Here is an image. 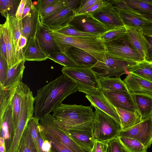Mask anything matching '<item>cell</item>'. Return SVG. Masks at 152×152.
Segmentation results:
<instances>
[{"label": "cell", "mask_w": 152, "mask_h": 152, "mask_svg": "<svg viewBox=\"0 0 152 152\" xmlns=\"http://www.w3.org/2000/svg\"><path fill=\"white\" fill-rule=\"evenodd\" d=\"M69 57L78 66L91 68L98 60L86 51L76 47L69 46L63 53Z\"/></svg>", "instance_id": "17"}, {"label": "cell", "mask_w": 152, "mask_h": 152, "mask_svg": "<svg viewBox=\"0 0 152 152\" xmlns=\"http://www.w3.org/2000/svg\"><path fill=\"white\" fill-rule=\"evenodd\" d=\"M4 151L6 152L4 140L3 137H0V152Z\"/></svg>", "instance_id": "54"}, {"label": "cell", "mask_w": 152, "mask_h": 152, "mask_svg": "<svg viewBox=\"0 0 152 152\" xmlns=\"http://www.w3.org/2000/svg\"><path fill=\"white\" fill-rule=\"evenodd\" d=\"M27 41L28 39L27 38L22 35L18 41L16 49V54L17 58L20 61L24 59V50Z\"/></svg>", "instance_id": "43"}, {"label": "cell", "mask_w": 152, "mask_h": 152, "mask_svg": "<svg viewBox=\"0 0 152 152\" xmlns=\"http://www.w3.org/2000/svg\"><path fill=\"white\" fill-rule=\"evenodd\" d=\"M129 7L140 13L152 14V0H125Z\"/></svg>", "instance_id": "31"}, {"label": "cell", "mask_w": 152, "mask_h": 152, "mask_svg": "<svg viewBox=\"0 0 152 152\" xmlns=\"http://www.w3.org/2000/svg\"><path fill=\"white\" fill-rule=\"evenodd\" d=\"M21 20L22 35L28 40L35 36L40 22L39 12L35 5L31 13Z\"/></svg>", "instance_id": "21"}, {"label": "cell", "mask_w": 152, "mask_h": 152, "mask_svg": "<svg viewBox=\"0 0 152 152\" xmlns=\"http://www.w3.org/2000/svg\"><path fill=\"white\" fill-rule=\"evenodd\" d=\"M68 24L81 32L99 36L108 31L102 24L90 13L75 15Z\"/></svg>", "instance_id": "10"}, {"label": "cell", "mask_w": 152, "mask_h": 152, "mask_svg": "<svg viewBox=\"0 0 152 152\" xmlns=\"http://www.w3.org/2000/svg\"><path fill=\"white\" fill-rule=\"evenodd\" d=\"M137 63L111 57L106 53L104 59L98 61L91 69L98 77H120L124 74L129 73L128 69Z\"/></svg>", "instance_id": "7"}, {"label": "cell", "mask_w": 152, "mask_h": 152, "mask_svg": "<svg viewBox=\"0 0 152 152\" xmlns=\"http://www.w3.org/2000/svg\"><path fill=\"white\" fill-rule=\"evenodd\" d=\"M119 116L121 128L124 130L141 122V117L138 112L134 113L115 108Z\"/></svg>", "instance_id": "28"}, {"label": "cell", "mask_w": 152, "mask_h": 152, "mask_svg": "<svg viewBox=\"0 0 152 152\" xmlns=\"http://www.w3.org/2000/svg\"><path fill=\"white\" fill-rule=\"evenodd\" d=\"M106 1L102 0L95 4L92 5L87 9L81 14L91 13L96 10L100 7L102 6L106 2Z\"/></svg>", "instance_id": "50"}, {"label": "cell", "mask_w": 152, "mask_h": 152, "mask_svg": "<svg viewBox=\"0 0 152 152\" xmlns=\"http://www.w3.org/2000/svg\"><path fill=\"white\" fill-rule=\"evenodd\" d=\"M113 2L118 9L124 26L141 30L144 24L150 21L141 13L128 6L124 0H113Z\"/></svg>", "instance_id": "11"}, {"label": "cell", "mask_w": 152, "mask_h": 152, "mask_svg": "<svg viewBox=\"0 0 152 152\" xmlns=\"http://www.w3.org/2000/svg\"><path fill=\"white\" fill-rule=\"evenodd\" d=\"M65 130L67 134L83 148L88 152H91L96 140L93 130L75 129Z\"/></svg>", "instance_id": "22"}, {"label": "cell", "mask_w": 152, "mask_h": 152, "mask_svg": "<svg viewBox=\"0 0 152 152\" xmlns=\"http://www.w3.org/2000/svg\"><path fill=\"white\" fill-rule=\"evenodd\" d=\"M52 115L58 124L65 129L93 130L95 116L91 106L62 103Z\"/></svg>", "instance_id": "2"}, {"label": "cell", "mask_w": 152, "mask_h": 152, "mask_svg": "<svg viewBox=\"0 0 152 152\" xmlns=\"http://www.w3.org/2000/svg\"><path fill=\"white\" fill-rule=\"evenodd\" d=\"M50 152H57L54 150H53L52 148L51 150L50 151Z\"/></svg>", "instance_id": "55"}, {"label": "cell", "mask_w": 152, "mask_h": 152, "mask_svg": "<svg viewBox=\"0 0 152 152\" xmlns=\"http://www.w3.org/2000/svg\"><path fill=\"white\" fill-rule=\"evenodd\" d=\"M103 91L105 96L115 108L134 113L138 112L132 96L129 92Z\"/></svg>", "instance_id": "14"}, {"label": "cell", "mask_w": 152, "mask_h": 152, "mask_svg": "<svg viewBox=\"0 0 152 152\" xmlns=\"http://www.w3.org/2000/svg\"><path fill=\"white\" fill-rule=\"evenodd\" d=\"M124 152H127L124 149Z\"/></svg>", "instance_id": "57"}, {"label": "cell", "mask_w": 152, "mask_h": 152, "mask_svg": "<svg viewBox=\"0 0 152 152\" xmlns=\"http://www.w3.org/2000/svg\"><path fill=\"white\" fill-rule=\"evenodd\" d=\"M18 152H37L27 126L20 140Z\"/></svg>", "instance_id": "36"}, {"label": "cell", "mask_w": 152, "mask_h": 152, "mask_svg": "<svg viewBox=\"0 0 152 152\" xmlns=\"http://www.w3.org/2000/svg\"><path fill=\"white\" fill-rule=\"evenodd\" d=\"M126 35L134 48L145 59L149 43L141 30L125 26Z\"/></svg>", "instance_id": "18"}, {"label": "cell", "mask_w": 152, "mask_h": 152, "mask_svg": "<svg viewBox=\"0 0 152 152\" xmlns=\"http://www.w3.org/2000/svg\"><path fill=\"white\" fill-rule=\"evenodd\" d=\"M15 87L7 89L0 85V118L11 104Z\"/></svg>", "instance_id": "35"}, {"label": "cell", "mask_w": 152, "mask_h": 152, "mask_svg": "<svg viewBox=\"0 0 152 152\" xmlns=\"http://www.w3.org/2000/svg\"><path fill=\"white\" fill-rule=\"evenodd\" d=\"M34 6L33 1L31 0H26L23 12L21 19L31 13L32 8Z\"/></svg>", "instance_id": "49"}, {"label": "cell", "mask_w": 152, "mask_h": 152, "mask_svg": "<svg viewBox=\"0 0 152 152\" xmlns=\"http://www.w3.org/2000/svg\"><path fill=\"white\" fill-rule=\"evenodd\" d=\"M45 134L47 138L51 142L52 148L56 152H73L60 141L51 135L47 134Z\"/></svg>", "instance_id": "40"}, {"label": "cell", "mask_w": 152, "mask_h": 152, "mask_svg": "<svg viewBox=\"0 0 152 152\" xmlns=\"http://www.w3.org/2000/svg\"><path fill=\"white\" fill-rule=\"evenodd\" d=\"M0 53L2 54L7 61V56L6 47L4 41L3 31L2 28H0Z\"/></svg>", "instance_id": "48"}, {"label": "cell", "mask_w": 152, "mask_h": 152, "mask_svg": "<svg viewBox=\"0 0 152 152\" xmlns=\"http://www.w3.org/2000/svg\"><path fill=\"white\" fill-rule=\"evenodd\" d=\"M118 136L135 139L148 149L152 144V117L130 128L121 130Z\"/></svg>", "instance_id": "9"}, {"label": "cell", "mask_w": 152, "mask_h": 152, "mask_svg": "<svg viewBox=\"0 0 152 152\" xmlns=\"http://www.w3.org/2000/svg\"><path fill=\"white\" fill-rule=\"evenodd\" d=\"M0 28L2 30L6 47L7 62L9 69L20 62L16 56V49L12 36L8 19L7 18L3 24H1Z\"/></svg>", "instance_id": "20"}, {"label": "cell", "mask_w": 152, "mask_h": 152, "mask_svg": "<svg viewBox=\"0 0 152 152\" xmlns=\"http://www.w3.org/2000/svg\"><path fill=\"white\" fill-rule=\"evenodd\" d=\"M21 0H0V12L6 19L8 15L15 17L16 12Z\"/></svg>", "instance_id": "32"}, {"label": "cell", "mask_w": 152, "mask_h": 152, "mask_svg": "<svg viewBox=\"0 0 152 152\" xmlns=\"http://www.w3.org/2000/svg\"><path fill=\"white\" fill-rule=\"evenodd\" d=\"M90 14L102 24L108 31L124 26L117 8L111 1H106L102 6Z\"/></svg>", "instance_id": "8"}, {"label": "cell", "mask_w": 152, "mask_h": 152, "mask_svg": "<svg viewBox=\"0 0 152 152\" xmlns=\"http://www.w3.org/2000/svg\"><path fill=\"white\" fill-rule=\"evenodd\" d=\"M104 44L106 54L109 56L136 63L145 59L133 46L126 35Z\"/></svg>", "instance_id": "6"}, {"label": "cell", "mask_w": 152, "mask_h": 152, "mask_svg": "<svg viewBox=\"0 0 152 152\" xmlns=\"http://www.w3.org/2000/svg\"><path fill=\"white\" fill-rule=\"evenodd\" d=\"M117 137L124 149L127 152H147V149L135 139L118 136Z\"/></svg>", "instance_id": "30"}, {"label": "cell", "mask_w": 152, "mask_h": 152, "mask_svg": "<svg viewBox=\"0 0 152 152\" xmlns=\"http://www.w3.org/2000/svg\"><path fill=\"white\" fill-rule=\"evenodd\" d=\"M66 6L64 0H58L52 4L39 14V18L49 15L64 7Z\"/></svg>", "instance_id": "39"}, {"label": "cell", "mask_w": 152, "mask_h": 152, "mask_svg": "<svg viewBox=\"0 0 152 152\" xmlns=\"http://www.w3.org/2000/svg\"><path fill=\"white\" fill-rule=\"evenodd\" d=\"M102 1V0H81L79 5L74 11L75 15L81 14L83 12L92 5Z\"/></svg>", "instance_id": "41"}, {"label": "cell", "mask_w": 152, "mask_h": 152, "mask_svg": "<svg viewBox=\"0 0 152 152\" xmlns=\"http://www.w3.org/2000/svg\"><path fill=\"white\" fill-rule=\"evenodd\" d=\"M61 72L76 83L78 91L86 95L101 88L98 77L91 68L78 66L63 67Z\"/></svg>", "instance_id": "4"}, {"label": "cell", "mask_w": 152, "mask_h": 152, "mask_svg": "<svg viewBox=\"0 0 152 152\" xmlns=\"http://www.w3.org/2000/svg\"><path fill=\"white\" fill-rule=\"evenodd\" d=\"M27 86L22 81L18 84L15 87L11 99V104L12 109L15 130L18 121L23 96Z\"/></svg>", "instance_id": "24"}, {"label": "cell", "mask_w": 152, "mask_h": 152, "mask_svg": "<svg viewBox=\"0 0 152 152\" xmlns=\"http://www.w3.org/2000/svg\"><path fill=\"white\" fill-rule=\"evenodd\" d=\"M48 58L64 67H71L77 65L65 54L61 52L51 53L48 55Z\"/></svg>", "instance_id": "38"}, {"label": "cell", "mask_w": 152, "mask_h": 152, "mask_svg": "<svg viewBox=\"0 0 152 152\" xmlns=\"http://www.w3.org/2000/svg\"><path fill=\"white\" fill-rule=\"evenodd\" d=\"M107 152H109V150L108 147V148L107 151Z\"/></svg>", "instance_id": "56"}, {"label": "cell", "mask_w": 152, "mask_h": 152, "mask_svg": "<svg viewBox=\"0 0 152 152\" xmlns=\"http://www.w3.org/2000/svg\"><path fill=\"white\" fill-rule=\"evenodd\" d=\"M148 37L149 45L147 50L145 59L147 61L152 62V37Z\"/></svg>", "instance_id": "53"}, {"label": "cell", "mask_w": 152, "mask_h": 152, "mask_svg": "<svg viewBox=\"0 0 152 152\" xmlns=\"http://www.w3.org/2000/svg\"><path fill=\"white\" fill-rule=\"evenodd\" d=\"M49 29L61 52L63 53L69 46H73L88 53L98 61H102L104 58L106 49L99 37H70Z\"/></svg>", "instance_id": "3"}, {"label": "cell", "mask_w": 152, "mask_h": 152, "mask_svg": "<svg viewBox=\"0 0 152 152\" xmlns=\"http://www.w3.org/2000/svg\"><path fill=\"white\" fill-rule=\"evenodd\" d=\"M126 35V29L125 26L108 31L101 34L99 37L104 43L109 42Z\"/></svg>", "instance_id": "34"}, {"label": "cell", "mask_w": 152, "mask_h": 152, "mask_svg": "<svg viewBox=\"0 0 152 152\" xmlns=\"http://www.w3.org/2000/svg\"><path fill=\"white\" fill-rule=\"evenodd\" d=\"M145 17L150 20L148 23L144 24L141 28L143 34L148 37H152V14L140 13Z\"/></svg>", "instance_id": "44"}, {"label": "cell", "mask_w": 152, "mask_h": 152, "mask_svg": "<svg viewBox=\"0 0 152 152\" xmlns=\"http://www.w3.org/2000/svg\"><path fill=\"white\" fill-rule=\"evenodd\" d=\"M107 142L96 140L91 152H107Z\"/></svg>", "instance_id": "46"}, {"label": "cell", "mask_w": 152, "mask_h": 152, "mask_svg": "<svg viewBox=\"0 0 152 152\" xmlns=\"http://www.w3.org/2000/svg\"><path fill=\"white\" fill-rule=\"evenodd\" d=\"M6 152V151H4V152Z\"/></svg>", "instance_id": "58"}, {"label": "cell", "mask_w": 152, "mask_h": 152, "mask_svg": "<svg viewBox=\"0 0 152 152\" xmlns=\"http://www.w3.org/2000/svg\"><path fill=\"white\" fill-rule=\"evenodd\" d=\"M15 132L12 109L10 104L0 118V137L4 140L7 152L11 145Z\"/></svg>", "instance_id": "15"}, {"label": "cell", "mask_w": 152, "mask_h": 152, "mask_svg": "<svg viewBox=\"0 0 152 152\" xmlns=\"http://www.w3.org/2000/svg\"><path fill=\"white\" fill-rule=\"evenodd\" d=\"M131 93L141 116V122L152 117V97Z\"/></svg>", "instance_id": "26"}, {"label": "cell", "mask_w": 152, "mask_h": 152, "mask_svg": "<svg viewBox=\"0 0 152 152\" xmlns=\"http://www.w3.org/2000/svg\"><path fill=\"white\" fill-rule=\"evenodd\" d=\"M9 69L7 60L0 53V85L3 86Z\"/></svg>", "instance_id": "42"}, {"label": "cell", "mask_w": 152, "mask_h": 152, "mask_svg": "<svg viewBox=\"0 0 152 152\" xmlns=\"http://www.w3.org/2000/svg\"><path fill=\"white\" fill-rule=\"evenodd\" d=\"M86 97L92 106L110 116L121 124L120 119L115 107L105 96L101 88L86 95Z\"/></svg>", "instance_id": "13"}, {"label": "cell", "mask_w": 152, "mask_h": 152, "mask_svg": "<svg viewBox=\"0 0 152 152\" xmlns=\"http://www.w3.org/2000/svg\"><path fill=\"white\" fill-rule=\"evenodd\" d=\"M7 18L10 27L16 51L18 41L22 36V20H18L15 17H10L9 15Z\"/></svg>", "instance_id": "33"}, {"label": "cell", "mask_w": 152, "mask_h": 152, "mask_svg": "<svg viewBox=\"0 0 152 152\" xmlns=\"http://www.w3.org/2000/svg\"><path fill=\"white\" fill-rule=\"evenodd\" d=\"M65 5L74 11L77 8L80 3L81 0H64Z\"/></svg>", "instance_id": "52"}, {"label": "cell", "mask_w": 152, "mask_h": 152, "mask_svg": "<svg viewBox=\"0 0 152 152\" xmlns=\"http://www.w3.org/2000/svg\"><path fill=\"white\" fill-rule=\"evenodd\" d=\"M93 133L95 140L108 142L116 137L122 130L121 124L114 118L95 108Z\"/></svg>", "instance_id": "5"}, {"label": "cell", "mask_w": 152, "mask_h": 152, "mask_svg": "<svg viewBox=\"0 0 152 152\" xmlns=\"http://www.w3.org/2000/svg\"><path fill=\"white\" fill-rule=\"evenodd\" d=\"M24 58L25 61H42L48 58V55L40 45L36 36L28 40L25 48Z\"/></svg>", "instance_id": "19"}, {"label": "cell", "mask_w": 152, "mask_h": 152, "mask_svg": "<svg viewBox=\"0 0 152 152\" xmlns=\"http://www.w3.org/2000/svg\"><path fill=\"white\" fill-rule=\"evenodd\" d=\"M78 91L76 83L62 75L43 86L37 92L34 97V113L39 120L53 111L64 100Z\"/></svg>", "instance_id": "1"}, {"label": "cell", "mask_w": 152, "mask_h": 152, "mask_svg": "<svg viewBox=\"0 0 152 152\" xmlns=\"http://www.w3.org/2000/svg\"><path fill=\"white\" fill-rule=\"evenodd\" d=\"M129 91L152 97V82L129 73L123 80Z\"/></svg>", "instance_id": "16"}, {"label": "cell", "mask_w": 152, "mask_h": 152, "mask_svg": "<svg viewBox=\"0 0 152 152\" xmlns=\"http://www.w3.org/2000/svg\"><path fill=\"white\" fill-rule=\"evenodd\" d=\"M25 61L24 59L23 60L9 69L4 85L2 86L3 87L7 89H10L15 87L22 81L25 68Z\"/></svg>", "instance_id": "25"}, {"label": "cell", "mask_w": 152, "mask_h": 152, "mask_svg": "<svg viewBox=\"0 0 152 152\" xmlns=\"http://www.w3.org/2000/svg\"><path fill=\"white\" fill-rule=\"evenodd\" d=\"M109 152H124V149L117 137L107 142Z\"/></svg>", "instance_id": "45"}, {"label": "cell", "mask_w": 152, "mask_h": 152, "mask_svg": "<svg viewBox=\"0 0 152 152\" xmlns=\"http://www.w3.org/2000/svg\"><path fill=\"white\" fill-rule=\"evenodd\" d=\"M52 30L70 37H98L100 36L96 34L81 32L77 30L72 26L69 24Z\"/></svg>", "instance_id": "37"}, {"label": "cell", "mask_w": 152, "mask_h": 152, "mask_svg": "<svg viewBox=\"0 0 152 152\" xmlns=\"http://www.w3.org/2000/svg\"><path fill=\"white\" fill-rule=\"evenodd\" d=\"M128 72L152 82V62L145 59L129 67Z\"/></svg>", "instance_id": "29"}, {"label": "cell", "mask_w": 152, "mask_h": 152, "mask_svg": "<svg viewBox=\"0 0 152 152\" xmlns=\"http://www.w3.org/2000/svg\"><path fill=\"white\" fill-rule=\"evenodd\" d=\"M75 15L73 10L65 6L49 15L39 19L42 24L53 30L67 25Z\"/></svg>", "instance_id": "12"}, {"label": "cell", "mask_w": 152, "mask_h": 152, "mask_svg": "<svg viewBox=\"0 0 152 152\" xmlns=\"http://www.w3.org/2000/svg\"><path fill=\"white\" fill-rule=\"evenodd\" d=\"M57 0H39L37 1V4L35 6L39 14L45 9Z\"/></svg>", "instance_id": "47"}, {"label": "cell", "mask_w": 152, "mask_h": 152, "mask_svg": "<svg viewBox=\"0 0 152 152\" xmlns=\"http://www.w3.org/2000/svg\"><path fill=\"white\" fill-rule=\"evenodd\" d=\"M36 36L43 49L48 55L50 53L60 52L49 29L40 23Z\"/></svg>", "instance_id": "23"}, {"label": "cell", "mask_w": 152, "mask_h": 152, "mask_svg": "<svg viewBox=\"0 0 152 152\" xmlns=\"http://www.w3.org/2000/svg\"><path fill=\"white\" fill-rule=\"evenodd\" d=\"M26 0H21L16 12L15 17L18 20H21L23 11Z\"/></svg>", "instance_id": "51"}, {"label": "cell", "mask_w": 152, "mask_h": 152, "mask_svg": "<svg viewBox=\"0 0 152 152\" xmlns=\"http://www.w3.org/2000/svg\"><path fill=\"white\" fill-rule=\"evenodd\" d=\"M98 81L102 90L111 92H129L120 77H99Z\"/></svg>", "instance_id": "27"}]
</instances>
